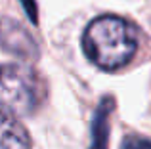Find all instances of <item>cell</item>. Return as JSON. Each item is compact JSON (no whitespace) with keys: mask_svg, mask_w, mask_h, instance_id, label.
I'll list each match as a JSON object with an SVG mask.
<instances>
[{"mask_svg":"<svg viewBox=\"0 0 151 149\" xmlns=\"http://www.w3.org/2000/svg\"><path fill=\"white\" fill-rule=\"evenodd\" d=\"M122 149H151V142L140 136H128L124 140V145Z\"/></svg>","mask_w":151,"mask_h":149,"instance_id":"obj_6","label":"cell"},{"mask_svg":"<svg viewBox=\"0 0 151 149\" xmlns=\"http://www.w3.org/2000/svg\"><path fill=\"white\" fill-rule=\"evenodd\" d=\"M40 97L37 74L21 63L0 65V111L10 115H29Z\"/></svg>","mask_w":151,"mask_h":149,"instance_id":"obj_2","label":"cell"},{"mask_svg":"<svg viewBox=\"0 0 151 149\" xmlns=\"http://www.w3.org/2000/svg\"><path fill=\"white\" fill-rule=\"evenodd\" d=\"M21 2V6H23V10H25V14L29 15V19L33 23H37L38 21V10H37V2L35 0H19Z\"/></svg>","mask_w":151,"mask_h":149,"instance_id":"obj_7","label":"cell"},{"mask_svg":"<svg viewBox=\"0 0 151 149\" xmlns=\"http://www.w3.org/2000/svg\"><path fill=\"white\" fill-rule=\"evenodd\" d=\"M0 149H31V140L23 124L6 111H0Z\"/></svg>","mask_w":151,"mask_h":149,"instance_id":"obj_4","label":"cell"},{"mask_svg":"<svg viewBox=\"0 0 151 149\" xmlns=\"http://www.w3.org/2000/svg\"><path fill=\"white\" fill-rule=\"evenodd\" d=\"M113 111V100L105 97L100 103L92 120V145L90 149H107L109 147V117Z\"/></svg>","mask_w":151,"mask_h":149,"instance_id":"obj_5","label":"cell"},{"mask_svg":"<svg viewBox=\"0 0 151 149\" xmlns=\"http://www.w3.org/2000/svg\"><path fill=\"white\" fill-rule=\"evenodd\" d=\"M0 48L8 54L21 57V59H37L38 46L35 38L27 33L21 23L14 19H0Z\"/></svg>","mask_w":151,"mask_h":149,"instance_id":"obj_3","label":"cell"},{"mask_svg":"<svg viewBox=\"0 0 151 149\" xmlns=\"http://www.w3.org/2000/svg\"><path fill=\"white\" fill-rule=\"evenodd\" d=\"M82 48L94 65L105 71H115L124 67L136 54V31L122 17L101 15L86 27L82 34Z\"/></svg>","mask_w":151,"mask_h":149,"instance_id":"obj_1","label":"cell"}]
</instances>
